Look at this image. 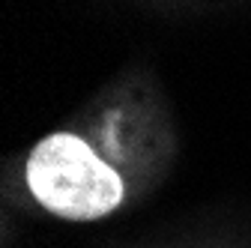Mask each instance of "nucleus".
Returning a JSON list of instances; mask_svg holds the SVG:
<instances>
[{"instance_id": "nucleus-1", "label": "nucleus", "mask_w": 251, "mask_h": 248, "mask_svg": "<svg viewBox=\"0 0 251 248\" xmlns=\"http://www.w3.org/2000/svg\"><path fill=\"white\" fill-rule=\"evenodd\" d=\"M27 185L45 209L72 222L102 219L123 200V179L75 135H51L30 152Z\"/></svg>"}]
</instances>
